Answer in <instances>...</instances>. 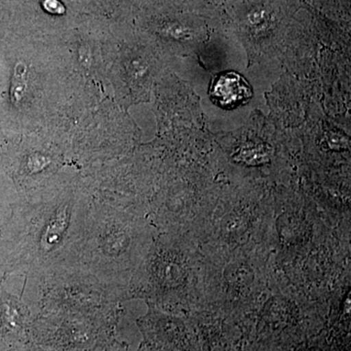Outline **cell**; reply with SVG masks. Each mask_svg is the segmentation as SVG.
<instances>
[{
	"label": "cell",
	"instance_id": "obj_1",
	"mask_svg": "<svg viewBox=\"0 0 351 351\" xmlns=\"http://www.w3.org/2000/svg\"><path fill=\"white\" fill-rule=\"evenodd\" d=\"M210 95L221 107L233 108L249 100L252 90L243 76L228 71L217 76L210 88Z\"/></svg>",
	"mask_w": 351,
	"mask_h": 351
},
{
	"label": "cell",
	"instance_id": "obj_2",
	"mask_svg": "<svg viewBox=\"0 0 351 351\" xmlns=\"http://www.w3.org/2000/svg\"><path fill=\"white\" fill-rule=\"evenodd\" d=\"M27 64L20 61L14 68L11 82L10 99L14 105L18 106L27 91Z\"/></svg>",
	"mask_w": 351,
	"mask_h": 351
},
{
	"label": "cell",
	"instance_id": "obj_3",
	"mask_svg": "<svg viewBox=\"0 0 351 351\" xmlns=\"http://www.w3.org/2000/svg\"><path fill=\"white\" fill-rule=\"evenodd\" d=\"M44 10L52 15H64L66 7L60 0H43L41 1Z\"/></svg>",
	"mask_w": 351,
	"mask_h": 351
}]
</instances>
